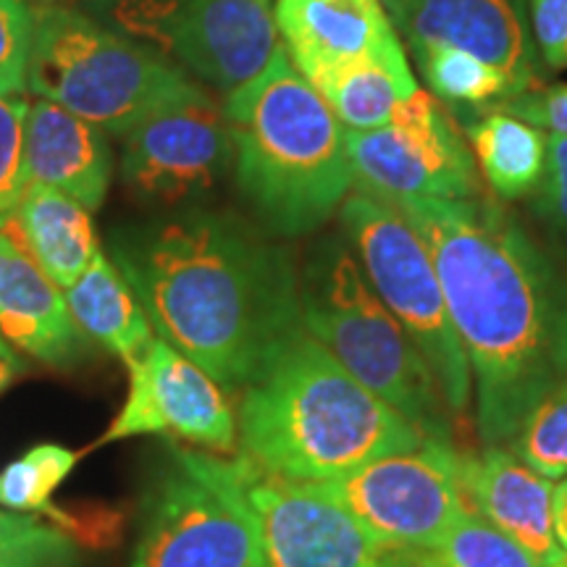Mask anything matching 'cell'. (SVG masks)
I'll list each match as a JSON object with an SVG mask.
<instances>
[{"mask_svg":"<svg viewBox=\"0 0 567 567\" xmlns=\"http://www.w3.org/2000/svg\"><path fill=\"white\" fill-rule=\"evenodd\" d=\"M109 258L155 337L243 394L302 334L295 255L226 210L187 208L116 226Z\"/></svg>","mask_w":567,"mask_h":567,"instance_id":"cell-1","label":"cell"},{"mask_svg":"<svg viewBox=\"0 0 567 567\" xmlns=\"http://www.w3.org/2000/svg\"><path fill=\"white\" fill-rule=\"evenodd\" d=\"M386 203L413 224L434 258L471 365L478 434L486 446H507L530 410L567 381V279L484 195Z\"/></svg>","mask_w":567,"mask_h":567,"instance_id":"cell-2","label":"cell"},{"mask_svg":"<svg viewBox=\"0 0 567 567\" xmlns=\"http://www.w3.org/2000/svg\"><path fill=\"white\" fill-rule=\"evenodd\" d=\"M423 442L417 425L360 384L308 331L239 394V455L300 484L339 478Z\"/></svg>","mask_w":567,"mask_h":567,"instance_id":"cell-3","label":"cell"},{"mask_svg":"<svg viewBox=\"0 0 567 567\" xmlns=\"http://www.w3.org/2000/svg\"><path fill=\"white\" fill-rule=\"evenodd\" d=\"M234 182L271 237H308L354 189L344 126L297 71L287 48L255 80L226 95Z\"/></svg>","mask_w":567,"mask_h":567,"instance_id":"cell-4","label":"cell"},{"mask_svg":"<svg viewBox=\"0 0 567 567\" xmlns=\"http://www.w3.org/2000/svg\"><path fill=\"white\" fill-rule=\"evenodd\" d=\"M32 11L27 87L105 134L124 137L158 113L208 97L172 59L90 13L59 3Z\"/></svg>","mask_w":567,"mask_h":567,"instance_id":"cell-5","label":"cell"},{"mask_svg":"<svg viewBox=\"0 0 567 567\" xmlns=\"http://www.w3.org/2000/svg\"><path fill=\"white\" fill-rule=\"evenodd\" d=\"M302 326L360 384L423 431L450 442V408L402 323L365 279L342 234L308 247L300 268Z\"/></svg>","mask_w":567,"mask_h":567,"instance_id":"cell-6","label":"cell"},{"mask_svg":"<svg viewBox=\"0 0 567 567\" xmlns=\"http://www.w3.org/2000/svg\"><path fill=\"white\" fill-rule=\"evenodd\" d=\"M339 224L373 292L421 350L450 413H465L473 396L471 365L421 234L392 203L360 189L347 195Z\"/></svg>","mask_w":567,"mask_h":567,"instance_id":"cell-7","label":"cell"},{"mask_svg":"<svg viewBox=\"0 0 567 567\" xmlns=\"http://www.w3.org/2000/svg\"><path fill=\"white\" fill-rule=\"evenodd\" d=\"M105 24L145 40L224 95L268 66L279 42L276 0H90Z\"/></svg>","mask_w":567,"mask_h":567,"instance_id":"cell-8","label":"cell"},{"mask_svg":"<svg viewBox=\"0 0 567 567\" xmlns=\"http://www.w3.org/2000/svg\"><path fill=\"white\" fill-rule=\"evenodd\" d=\"M195 460L250 515L268 567H392V555L316 484L276 476L245 455L195 452Z\"/></svg>","mask_w":567,"mask_h":567,"instance_id":"cell-9","label":"cell"},{"mask_svg":"<svg viewBox=\"0 0 567 567\" xmlns=\"http://www.w3.org/2000/svg\"><path fill=\"white\" fill-rule=\"evenodd\" d=\"M316 486L389 555L436 544L467 507L460 486V452L452 442L436 439Z\"/></svg>","mask_w":567,"mask_h":567,"instance_id":"cell-10","label":"cell"},{"mask_svg":"<svg viewBox=\"0 0 567 567\" xmlns=\"http://www.w3.org/2000/svg\"><path fill=\"white\" fill-rule=\"evenodd\" d=\"M132 567H268L258 530L231 488L213 478L193 450L155 481Z\"/></svg>","mask_w":567,"mask_h":567,"instance_id":"cell-11","label":"cell"},{"mask_svg":"<svg viewBox=\"0 0 567 567\" xmlns=\"http://www.w3.org/2000/svg\"><path fill=\"white\" fill-rule=\"evenodd\" d=\"M354 189L386 197L467 200L481 195V172L460 126L431 92L417 90L394 122L371 132H347Z\"/></svg>","mask_w":567,"mask_h":567,"instance_id":"cell-12","label":"cell"},{"mask_svg":"<svg viewBox=\"0 0 567 567\" xmlns=\"http://www.w3.org/2000/svg\"><path fill=\"white\" fill-rule=\"evenodd\" d=\"M122 142L126 189L166 210L203 200L234 166L229 122L210 95L147 118Z\"/></svg>","mask_w":567,"mask_h":567,"instance_id":"cell-13","label":"cell"},{"mask_svg":"<svg viewBox=\"0 0 567 567\" xmlns=\"http://www.w3.org/2000/svg\"><path fill=\"white\" fill-rule=\"evenodd\" d=\"M126 368L130 392L101 444L172 434L210 455H231L237 450V413L229 394L179 350L155 337Z\"/></svg>","mask_w":567,"mask_h":567,"instance_id":"cell-14","label":"cell"},{"mask_svg":"<svg viewBox=\"0 0 567 567\" xmlns=\"http://www.w3.org/2000/svg\"><path fill=\"white\" fill-rule=\"evenodd\" d=\"M396 30L408 48L450 45L494 63L523 92L542 76L526 0H405Z\"/></svg>","mask_w":567,"mask_h":567,"instance_id":"cell-15","label":"cell"},{"mask_svg":"<svg viewBox=\"0 0 567 567\" xmlns=\"http://www.w3.org/2000/svg\"><path fill=\"white\" fill-rule=\"evenodd\" d=\"M274 11L284 48L305 80L352 61H408L381 0H276Z\"/></svg>","mask_w":567,"mask_h":567,"instance_id":"cell-16","label":"cell"},{"mask_svg":"<svg viewBox=\"0 0 567 567\" xmlns=\"http://www.w3.org/2000/svg\"><path fill=\"white\" fill-rule=\"evenodd\" d=\"M0 337L13 352L53 368L80 363L90 347L63 289L21 243L13 216L0 226Z\"/></svg>","mask_w":567,"mask_h":567,"instance_id":"cell-17","label":"cell"},{"mask_svg":"<svg viewBox=\"0 0 567 567\" xmlns=\"http://www.w3.org/2000/svg\"><path fill=\"white\" fill-rule=\"evenodd\" d=\"M460 486L467 507L520 544L544 567H567L551 517L555 481L538 476L505 446L478 455L460 452Z\"/></svg>","mask_w":567,"mask_h":567,"instance_id":"cell-18","label":"cell"},{"mask_svg":"<svg viewBox=\"0 0 567 567\" xmlns=\"http://www.w3.org/2000/svg\"><path fill=\"white\" fill-rule=\"evenodd\" d=\"M113 151L101 126L38 97L24 124L27 187H51L97 210L109 195Z\"/></svg>","mask_w":567,"mask_h":567,"instance_id":"cell-19","label":"cell"},{"mask_svg":"<svg viewBox=\"0 0 567 567\" xmlns=\"http://www.w3.org/2000/svg\"><path fill=\"white\" fill-rule=\"evenodd\" d=\"M13 224L38 266L61 289H69L92 264L97 245L92 210L51 187H27Z\"/></svg>","mask_w":567,"mask_h":567,"instance_id":"cell-20","label":"cell"},{"mask_svg":"<svg viewBox=\"0 0 567 567\" xmlns=\"http://www.w3.org/2000/svg\"><path fill=\"white\" fill-rule=\"evenodd\" d=\"M63 295L82 334L118 354L126 365L137 360L155 339L145 308L130 281L103 250H97L92 264L69 289H63Z\"/></svg>","mask_w":567,"mask_h":567,"instance_id":"cell-21","label":"cell"},{"mask_svg":"<svg viewBox=\"0 0 567 567\" xmlns=\"http://www.w3.org/2000/svg\"><path fill=\"white\" fill-rule=\"evenodd\" d=\"M347 132H371L392 124L400 105L415 95L410 61L365 59L321 71L308 80Z\"/></svg>","mask_w":567,"mask_h":567,"instance_id":"cell-22","label":"cell"},{"mask_svg":"<svg viewBox=\"0 0 567 567\" xmlns=\"http://www.w3.org/2000/svg\"><path fill=\"white\" fill-rule=\"evenodd\" d=\"M467 145L481 176L502 200L534 195L547 172L549 134L513 113L494 111L467 124Z\"/></svg>","mask_w":567,"mask_h":567,"instance_id":"cell-23","label":"cell"},{"mask_svg":"<svg viewBox=\"0 0 567 567\" xmlns=\"http://www.w3.org/2000/svg\"><path fill=\"white\" fill-rule=\"evenodd\" d=\"M413 59L421 66L423 80L429 82L436 101L471 105V109H492L505 105L523 90L494 63L481 61L476 55L457 51L450 45H421L413 48Z\"/></svg>","mask_w":567,"mask_h":567,"instance_id":"cell-24","label":"cell"},{"mask_svg":"<svg viewBox=\"0 0 567 567\" xmlns=\"http://www.w3.org/2000/svg\"><path fill=\"white\" fill-rule=\"evenodd\" d=\"M392 567H544L471 507L431 547L392 555Z\"/></svg>","mask_w":567,"mask_h":567,"instance_id":"cell-25","label":"cell"},{"mask_svg":"<svg viewBox=\"0 0 567 567\" xmlns=\"http://www.w3.org/2000/svg\"><path fill=\"white\" fill-rule=\"evenodd\" d=\"M80 452L61 444H40L0 473V505L19 515H51L55 526L66 530V517L53 507V492L74 471Z\"/></svg>","mask_w":567,"mask_h":567,"instance_id":"cell-26","label":"cell"},{"mask_svg":"<svg viewBox=\"0 0 567 567\" xmlns=\"http://www.w3.org/2000/svg\"><path fill=\"white\" fill-rule=\"evenodd\" d=\"M507 450L538 476L549 481L567 476V381L530 410Z\"/></svg>","mask_w":567,"mask_h":567,"instance_id":"cell-27","label":"cell"},{"mask_svg":"<svg viewBox=\"0 0 567 567\" xmlns=\"http://www.w3.org/2000/svg\"><path fill=\"white\" fill-rule=\"evenodd\" d=\"M0 567H80V542L30 515L0 534Z\"/></svg>","mask_w":567,"mask_h":567,"instance_id":"cell-28","label":"cell"},{"mask_svg":"<svg viewBox=\"0 0 567 567\" xmlns=\"http://www.w3.org/2000/svg\"><path fill=\"white\" fill-rule=\"evenodd\" d=\"M30 103L21 95H0V226L17 213L24 179V124Z\"/></svg>","mask_w":567,"mask_h":567,"instance_id":"cell-29","label":"cell"},{"mask_svg":"<svg viewBox=\"0 0 567 567\" xmlns=\"http://www.w3.org/2000/svg\"><path fill=\"white\" fill-rule=\"evenodd\" d=\"M34 40V11L27 0H0V95L27 87Z\"/></svg>","mask_w":567,"mask_h":567,"instance_id":"cell-30","label":"cell"},{"mask_svg":"<svg viewBox=\"0 0 567 567\" xmlns=\"http://www.w3.org/2000/svg\"><path fill=\"white\" fill-rule=\"evenodd\" d=\"M528 19L544 66L567 69V0H528Z\"/></svg>","mask_w":567,"mask_h":567,"instance_id":"cell-31","label":"cell"},{"mask_svg":"<svg viewBox=\"0 0 567 567\" xmlns=\"http://www.w3.org/2000/svg\"><path fill=\"white\" fill-rule=\"evenodd\" d=\"M499 111L513 113V116L538 126L547 134H565L567 137V84L523 92V95L499 105Z\"/></svg>","mask_w":567,"mask_h":567,"instance_id":"cell-32","label":"cell"},{"mask_svg":"<svg viewBox=\"0 0 567 567\" xmlns=\"http://www.w3.org/2000/svg\"><path fill=\"white\" fill-rule=\"evenodd\" d=\"M536 205L559 231L567 234V137L549 134L547 172L536 189Z\"/></svg>","mask_w":567,"mask_h":567,"instance_id":"cell-33","label":"cell"},{"mask_svg":"<svg viewBox=\"0 0 567 567\" xmlns=\"http://www.w3.org/2000/svg\"><path fill=\"white\" fill-rule=\"evenodd\" d=\"M551 517H555V534L559 547L567 551V476L563 484L555 486V496H551Z\"/></svg>","mask_w":567,"mask_h":567,"instance_id":"cell-34","label":"cell"},{"mask_svg":"<svg viewBox=\"0 0 567 567\" xmlns=\"http://www.w3.org/2000/svg\"><path fill=\"white\" fill-rule=\"evenodd\" d=\"M19 371H21V363H19L17 352L13 350L0 352V392H3V389L9 386L13 379H17Z\"/></svg>","mask_w":567,"mask_h":567,"instance_id":"cell-35","label":"cell"},{"mask_svg":"<svg viewBox=\"0 0 567 567\" xmlns=\"http://www.w3.org/2000/svg\"><path fill=\"white\" fill-rule=\"evenodd\" d=\"M27 517H30V515H17V513H6V509H0V534H3V530H11V528L21 526Z\"/></svg>","mask_w":567,"mask_h":567,"instance_id":"cell-36","label":"cell"},{"mask_svg":"<svg viewBox=\"0 0 567 567\" xmlns=\"http://www.w3.org/2000/svg\"><path fill=\"white\" fill-rule=\"evenodd\" d=\"M381 3H384V9L389 11V17L394 19V24H400L402 11H405V0H381Z\"/></svg>","mask_w":567,"mask_h":567,"instance_id":"cell-37","label":"cell"},{"mask_svg":"<svg viewBox=\"0 0 567 567\" xmlns=\"http://www.w3.org/2000/svg\"><path fill=\"white\" fill-rule=\"evenodd\" d=\"M11 350V347H9V342H6V339L3 337H0V352H9Z\"/></svg>","mask_w":567,"mask_h":567,"instance_id":"cell-38","label":"cell"},{"mask_svg":"<svg viewBox=\"0 0 567 567\" xmlns=\"http://www.w3.org/2000/svg\"><path fill=\"white\" fill-rule=\"evenodd\" d=\"M565 563H567V559H565Z\"/></svg>","mask_w":567,"mask_h":567,"instance_id":"cell-39","label":"cell"}]
</instances>
